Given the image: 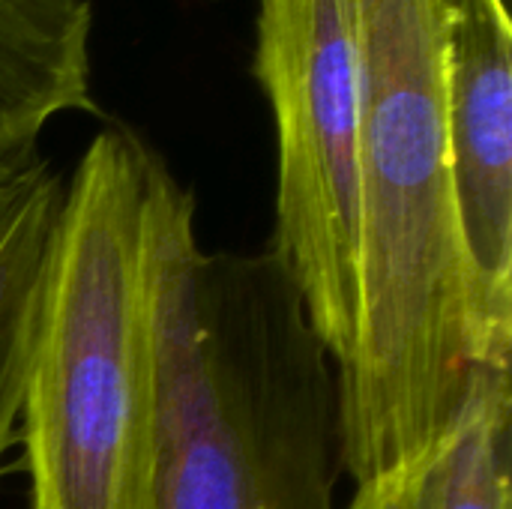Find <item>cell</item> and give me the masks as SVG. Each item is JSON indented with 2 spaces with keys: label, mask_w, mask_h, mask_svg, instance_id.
<instances>
[{
  "label": "cell",
  "mask_w": 512,
  "mask_h": 509,
  "mask_svg": "<svg viewBox=\"0 0 512 509\" xmlns=\"http://www.w3.org/2000/svg\"><path fill=\"white\" fill-rule=\"evenodd\" d=\"M360 330L336 372L354 483L432 459L483 357L447 144L450 0H357Z\"/></svg>",
  "instance_id": "obj_1"
},
{
  "label": "cell",
  "mask_w": 512,
  "mask_h": 509,
  "mask_svg": "<svg viewBox=\"0 0 512 509\" xmlns=\"http://www.w3.org/2000/svg\"><path fill=\"white\" fill-rule=\"evenodd\" d=\"M162 426L153 509H339L336 366L264 252H204L195 195L159 201Z\"/></svg>",
  "instance_id": "obj_2"
},
{
  "label": "cell",
  "mask_w": 512,
  "mask_h": 509,
  "mask_svg": "<svg viewBox=\"0 0 512 509\" xmlns=\"http://www.w3.org/2000/svg\"><path fill=\"white\" fill-rule=\"evenodd\" d=\"M168 174L153 144L108 123L66 177L18 420L30 509H153Z\"/></svg>",
  "instance_id": "obj_3"
},
{
  "label": "cell",
  "mask_w": 512,
  "mask_h": 509,
  "mask_svg": "<svg viewBox=\"0 0 512 509\" xmlns=\"http://www.w3.org/2000/svg\"><path fill=\"white\" fill-rule=\"evenodd\" d=\"M252 75L279 150L270 252L342 372L360 330L357 0H258Z\"/></svg>",
  "instance_id": "obj_4"
},
{
  "label": "cell",
  "mask_w": 512,
  "mask_h": 509,
  "mask_svg": "<svg viewBox=\"0 0 512 509\" xmlns=\"http://www.w3.org/2000/svg\"><path fill=\"white\" fill-rule=\"evenodd\" d=\"M447 144L486 369L512 351V24L504 0H450Z\"/></svg>",
  "instance_id": "obj_5"
},
{
  "label": "cell",
  "mask_w": 512,
  "mask_h": 509,
  "mask_svg": "<svg viewBox=\"0 0 512 509\" xmlns=\"http://www.w3.org/2000/svg\"><path fill=\"white\" fill-rule=\"evenodd\" d=\"M90 30V0H0V174L39 156L51 117L99 114Z\"/></svg>",
  "instance_id": "obj_6"
},
{
  "label": "cell",
  "mask_w": 512,
  "mask_h": 509,
  "mask_svg": "<svg viewBox=\"0 0 512 509\" xmlns=\"http://www.w3.org/2000/svg\"><path fill=\"white\" fill-rule=\"evenodd\" d=\"M66 195V177L42 156L0 174V459L18 441L21 399Z\"/></svg>",
  "instance_id": "obj_7"
},
{
  "label": "cell",
  "mask_w": 512,
  "mask_h": 509,
  "mask_svg": "<svg viewBox=\"0 0 512 509\" xmlns=\"http://www.w3.org/2000/svg\"><path fill=\"white\" fill-rule=\"evenodd\" d=\"M510 369H480L435 468V509L510 507Z\"/></svg>",
  "instance_id": "obj_8"
},
{
  "label": "cell",
  "mask_w": 512,
  "mask_h": 509,
  "mask_svg": "<svg viewBox=\"0 0 512 509\" xmlns=\"http://www.w3.org/2000/svg\"><path fill=\"white\" fill-rule=\"evenodd\" d=\"M441 450L432 459L408 462L357 483L345 509H435V468Z\"/></svg>",
  "instance_id": "obj_9"
}]
</instances>
